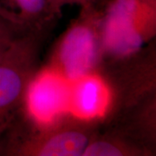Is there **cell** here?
<instances>
[{
    "mask_svg": "<svg viewBox=\"0 0 156 156\" xmlns=\"http://www.w3.org/2000/svg\"><path fill=\"white\" fill-rule=\"evenodd\" d=\"M100 128V119H86L67 111L47 122L26 109L0 140V155L83 156Z\"/></svg>",
    "mask_w": 156,
    "mask_h": 156,
    "instance_id": "cell-1",
    "label": "cell"
},
{
    "mask_svg": "<svg viewBox=\"0 0 156 156\" xmlns=\"http://www.w3.org/2000/svg\"><path fill=\"white\" fill-rule=\"evenodd\" d=\"M105 83L108 102L100 122L156 96L154 39L127 56L105 59L95 70Z\"/></svg>",
    "mask_w": 156,
    "mask_h": 156,
    "instance_id": "cell-2",
    "label": "cell"
},
{
    "mask_svg": "<svg viewBox=\"0 0 156 156\" xmlns=\"http://www.w3.org/2000/svg\"><path fill=\"white\" fill-rule=\"evenodd\" d=\"M102 5L81 7L57 40L44 67L71 83L95 73L102 60Z\"/></svg>",
    "mask_w": 156,
    "mask_h": 156,
    "instance_id": "cell-3",
    "label": "cell"
},
{
    "mask_svg": "<svg viewBox=\"0 0 156 156\" xmlns=\"http://www.w3.org/2000/svg\"><path fill=\"white\" fill-rule=\"evenodd\" d=\"M102 60L127 56L154 39L156 0H105Z\"/></svg>",
    "mask_w": 156,
    "mask_h": 156,
    "instance_id": "cell-4",
    "label": "cell"
},
{
    "mask_svg": "<svg viewBox=\"0 0 156 156\" xmlns=\"http://www.w3.org/2000/svg\"><path fill=\"white\" fill-rule=\"evenodd\" d=\"M47 31L24 32L0 62V140L25 109L27 89L39 69V54Z\"/></svg>",
    "mask_w": 156,
    "mask_h": 156,
    "instance_id": "cell-5",
    "label": "cell"
},
{
    "mask_svg": "<svg viewBox=\"0 0 156 156\" xmlns=\"http://www.w3.org/2000/svg\"><path fill=\"white\" fill-rule=\"evenodd\" d=\"M70 83L47 68H39L29 85L25 109L35 120L47 122L69 111Z\"/></svg>",
    "mask_w": 156,
    "mask_h": 156,
    "instance_id": "cell-6",
    "label": "cell"
},
{
    "mask_svg": "<svg viewBox=\"0 0 156 156\" xmlns=\"http://www.w3.org/2000/svg\"><path fill=\"white\" fill-rule=\"evenodd\" d=\"M108 102V92L101 78L88 74L70 83L69 111L86 119H101Z\"/></svg>",
    "mask_w": 156,
    "mask_h": 156,
    "instance_id": "cell-7",
    "label": "cell"
},
{
    "mask_svg": "<svg viewBox=\"0 0 156 156\" xmlns=\"http://www.w3.org/2000/svg\"><path fill=\"white\" fill-rule=\"evenodd\" d=\"M83 156H150L147 151L115 129L101 128Z\"/></svg>",
    "mask_w": 156,
    "mask_h": 156,
    "instance_id": "cell-8",
    "label": "cell"
},
{
    "mask_svg": "<svg viewBox=\"0 0 156 156\" xmlns=\"http://www.w3.org/2000/svg\"><path fill=\"white\" fill-rule=\"evenodd\" d=\"M17 17L29 30H46L56 18L50 13L45 0H13Z\"/></svg>",
    "mask_w": 156,
    "mask_h": 156,
    "instance_id": "cell-9",
    "label": "cell"
},
{
    "mask_svg": "<svg viewBox=\"0 0 156 156\" xmlns=\"http://www.w3.org/2000/svg\"><path fill=\"white\" fill-rule=\"evenodd\" d=\"M28 30L29 29L18 19L16 12L0 5V62L5 58L18 37Z\"/></svg>",
    "mask_w": 156,
    "mask_h": 156,
    "instance_id": "cell-10",
    "label": "cell"
},
{
    "mask_svg": "<svg viewBox=\"0 0 156 156\" xmlns=\"http://www.w3.org/2000/svg\"><path fill=\"white\" fill-rule=\"evenodd\" d=\"M50 13L56 18L61 15L62 7L69 5H78L80 7L102 5L103 0H45Z\"/></svg>",
    "mask_w": 156,
    "mask_h": 156,
    "instance_id": "cell-11",
    "label": "cell"
},
{
    "mask_svg": "<svg viewBox=\"0 0 156 156\" xmlns=\"http://www.w3.org/2000/svg\"><path fill=\"white\" fill-rule=\"evenodd\" d=\"M0 5L5 7L7 10H10V11H13V12H16L13 0H0Z\"/></svg>",
    "mask_w": 156,
    "mask_h": 156,
    "instance_id": "cell-12",
    "label": "cell"
}]
</instances>
